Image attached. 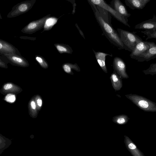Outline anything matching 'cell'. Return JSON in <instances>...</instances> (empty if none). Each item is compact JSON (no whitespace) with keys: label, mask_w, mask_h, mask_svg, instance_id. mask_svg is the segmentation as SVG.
<instances>
[{"label":"cell","mask_w":156,"mask_h":156,"mask_svg":"<svg viewBox=\"0 0 156 156\" xmlns=\"http://www.w3.org/2000/svg\"><path fill=\"white\" fill-rule=\"evenodd\" d=\"M75 26L78 29L79 33H80V34L81 35V36L84 39H85V37H84V34L82 30L80 29V27L78 26V24L77 23L75 24Z\"/></svg>","instance_id":"f546056e"},{"label":"cell","mask_w":156,"mask_h":156,"mask_svg":"<svg viewBox=\"0 0 156 156\" xmlns=\"http://www.w3.org/2000/svg\"><path fill=\"white\" fill-rule=\"evenodd\" d=\"M4 100L9 103H13L16 101V97L15 95L13 94H8L5 96Z\"/></svg>","instance_id":"4316f807"},{"label":"cell","mask_w":156,"mask_h":156,"mask_svg":"<svg viewBox=\"0 0 156 156\" xmlns=\"http://www.w3.org/2000/svg\"><path fill=\"white\" fill-rule=\"evenodd\" d=\"M0 53L1 54H15L21 55L18 50L12 44L0 39Z\"/></svg>","instance_id":"8fae6325"},{"label":"cell","mask_w":156,"mask_h":156,"mask_svg":"<svg viewBox=\"0 0 156 156\" xmlns=\"http://www.w3.org/2000/svg\"><path fill=\"white\" fill-rule=\"evenodd\" d=\"M35 58L37 61L42 67L44 69H47L48 68V65L47 61L42 56L36 55Z\"/></svg>","instance_id":"603a6c76"},{"label":"cell","mask_w":156,"mask_h":156,"mask_svg":"<svg viewBox=\"0 0 156 156\" xmlns=\"http://www.w3.org/2000/svg\"><path fill=\"white\" fill-rule=\"evenodd\" d=\"M38 109L40 108L41 107L42 105V101L41 98L39 96L36 97L35 100Z\"/></svg>","instance_id":"83f0119b"},{"label":"cell","mask_w":156,"mask_h":156,"mask_svg":"<svg viewBox=\"0 0 156 156\" xmlns=\"http://www.w3.org/2000/svg\"><path fill=\"white\" fill-rule=\"evenodd\" d=\"M97 62L103 71L105 73H108L105 64L106 57L109 56L112 57V54L106 53L100 51H96L93 49Z\"/></svg>","instance_id":"5bb4252c"},{"label":"cell","mask_w":156,"mask_h":156,"mask_svg":"<svg viewBox=\"0 0 156 156\" xmlns=\"http://www.w3.org/2000/svg\"><path fill=\"white\" fill-rule=\"evenodd\" d=\"M149 49L144 53L136 58L138 62H148L156 58V44L154 42L148 41Z\"/></svg>","instance_id":"ba28073f"},{"label":"cell","mask_w":156,"mask_h":156,"mask_svg":"<svg viewBox=\"0 0 156 156\" xmlns=\"http://www.w3.org/2000/svg\"><path fill=\"white\" fill-rule=\"evenodd\" d=\"M0 66L1 67L7 68L8 67L7 65L2 60L1 58H0Z\"/></svg>","instance_id":"4dcf8cb0"},{"label":"cell","mask_w":156,"mask_h":156,"mask_svg":"<svg viewBox=\"0 0 156 156\" xmlns=\"http://www.w3.org/2000/svg\"><path fill=\"white\" fill-rule=\"evenodd\" d=\"M90 1L96 5L99 6L107 10L110 14L125 26L130 27L128 23V19L119 13L112 7L103 0H90Z\"/></svg>","instance_id":"5b68a950"},{"label":"cell","mask_w":156,"mask_h":156,"mask_svg":"<svg viewBox=\"0 0 156 156\" xmlns=\"http://www.w3.org/2000/svg\"><path fill=\"white\" fill-rule=\"evenodd\" d=\"M36 0H28L19 3L12 8L7 15V17L12 18L17 16L28 12L33 7Z\"/></svg>","instance_id":"277c9868"},{"label":"cell","mask_w":156,"mask_h":156,"mask_svg":"<svg viewBox=\"0 0 156 156\" xmlns=\"http://www.w3.org/2000/svg\"><path fill=\"white\" fill-rule=\"evenodd\" d=\"M2 89V91L6 94L9 92L16 93L19 91L20 88L12 83H7L3 85Z\"/></svg>","instance_id":"ffe728a7"},{"label":"cell","mask_w":156,"mask_h":156,"mask_svg":"<svg viewBox=\"0 0 156 156\" xmlns=\"http://www.w3.org/2000/svg\"><path fill=\"white\" fill-rule=\"evenodd\" d=\"M141 32L147 36L146 40L152 38L156 39V29L142 31Z\"/></svg>","instance_id":"cb8c5ba5"},{"label":"cell","mask_w":156,"mask_h":156,"mask_svg":"<svg viewBox=\"0 0 156 156\" xmlns=\"http://www.w3.org/2000/svg\"><path fill=\"white\" fill-rule=\"evenodd\" d=\"M87 1L91 7L96 19L105 36L111 43L117 47L119 49H125L118 32L114 29L112 24L104 20L95 4L91 2L90 0Z\"/></svg>","instance_id":"6da1fadb"},{"label":"cell","mask_w":156,"mask_h":156,"mask_svg":"<svg viewBox=\"0 0 156 156\" xmlns=\"http://www.w3.org/2000/svg\"><path fill=\"white\" fill-rule=\"evenodd\" d=\"M151 0H125L126 5L132 10L143 9Z\"/></svg>","instance_id":"9a60e30c"},{"label":"cell","mask_w":156,"mask_h":156,"mask_svg":"<svg viewBox=\"0 0 156 156\" xmlns=\"http://www.w3.org/2000/svg\"><path fill=\"white\" fill-rule=\"evenodd\" d=\"M54 45L60 54L67 53L71 54L73 52L72 48L69 45L62 43H55Z\"/></svg>","instance_id":"ac0fdd59"},{"label":"cell","mask_w":156,"mask_h":156,"mask_svg":"<svg viewBox=\"0 0 156 156\" xmlns=\"http://www.w3.org/2000/svg\"><path fill=\"white\" fill-rule=\"evenodd\" d=\"M96 6L101 16L104 20L109 24H111L110 14L105 9L99 6Z\"/></svg>","instance_id":"7402d4cb"},{"label":"cell","mask_w":156,"mask_h":156,"mask_svg":"<svg viewBox=\"0 0 156 156\" xmlns=\"http://www.w3.org/2000/svg\"><path fill=\"white\" fill-rule=\"evenodd\" d=\"M110 78L112 87L115 91L120 90L122 87V80L117 73L114 71Z\"/></svg>","instance_id":"2e32d148"},{"label":"cell","mask_w":156,"mask_h":156,"mask_svg":"<svg viewBox=\"0 0 156 156\" xmlns=\"http://www.w3.org/2000/svg\"><path fill=\"white\" fill-rule=\"evenodd\" d=\"M67 1L70 2L73 5V10L72 11V14L73 15L75 12V9L76 6L75 1L74 0H67Z\"/></svg>","instance_id":"f1b7e54d"},{"label":"cell","mask_w":156,"mask_h":156,"mask_svg":"<svg viewBox=\"0 0 156 156\" xmlns=\"http://www.w3.org/2000/svg\"><path fill=\"white\" fill-rule=\"evenodd\" d=\"M9 62L15 65L22 67H27L29 64L27 61L21 55L15 54H3Z\"/></svg>","instance_id":"9c48e42d"},{"label":"cell","mask_w":156,"mask_h":156,"mask_svg":"<svg viewBox=\"0 0 156 156\" xmlns=\"http://www.w3.org/2000/svg\"><path fill=\"white\" fill-rule=\"evenodd\" d=\"M128 146L129 148L131 150H134L136 148V146L133 143H130Z\"/></svg>","instance_id":"1f68e13d"},{"label":"cell","mask_w":156,"mask_h":156,"mask_svg":"<svg viewBox=\"0 0 156 156\" xmlns=\"http://www.w3.org/2000/svg\"><path fill=\"white\" fill-rule=\"evenodd\" d=\"M143 71L146 75H156V63L150 64L149 67L147 69L144 70Z\"/></svg>","instance_id":"d4e9b609"},{"label":"cell","mask_w":156,"mask_h":156,"mask_svg":"<svg viewBox=\"0 0 156 156\" xmlns=\"http://www.w3.org/2000/svg\"><path fill=\"white\" fill-rule=\"evenodd\" d=\"M136 29L150 30L156 29V15L154 14L152 19L143 21L136 25L134 26Z\"/></svg>","instance_id":"4fadbf2b"},{"label":"cell","mask_w":156,"mask_h":156,"mask_svg":"<svg viewBox=\"0 0 156 156\" xmlns=\"http://www.w3.org/2000/svg\"><path fill=\"white\" fill-rule=\"evenodd\" d=\"M58 18L54 16L49 17L45 21L43 32L51 29L53 26L56 23Z\"/></svg>","instance_id":"d6986e66"},{"label":"cell","mask_w":156,"mask_h":156,"mask_svg":"<svg viewBox=\"0 0 156 156\" xmlns=\"http://www.w3.org/2000/svg\"><path fill=\"white\" fill-rule=\"evenodd\" d=\"M125 96L144 111L156 112V103L149 99L136 94H127Z\"/></svg>","instance_id":"3957f363"},{"label":"cell","mask_w":156,"mask_h":156,"mask_svg":"<svg viewBox=\"0 0 156 156\" xmlns=\"http://www.w3.org/2000/svg\"><path fill=\"white\" fill-rule=\"evenodd\" d=\"M149 48L148 41L143 40L138 42L129 55L132 59L135 58L147 51Z\"/></svg>","instance_id":"30bf717a"},{"label":"cell","mask_w":156,"mask_h":156,"mask_svg":"<svg viewBox=\"0 0 156 156\" xmlns=\"http://www.w3.org/2000/svg\"><path fill=\"white\" fill-rule=\"evenodd\" d=\"M129 118L128 116L124 114L116 115L113 117L114 122L119 124H123L128 121Z\"/></svg>","instance_id":"44dd1931"},{"label":"cell","mask_w":156,"mask_h":156,"mask_svg":"<svg viewBox=\"0 0 156 156\" xmlns=\"http://www.w3.org/2000/svg\"><path fill=\"white\" fill-rule=\"evenodd\" d=\"M50 16L51 14H49L38 20L30 22L22 29L21 32L30 34L40 30L44 28L46 20Z\"/></svg>","instance_id":"8992f818"},{"label":"cell","mask_w":156,"mask_h":156,"mask_svg":"<svg viewBox=\"0 0 156 156\" xmlns=\"http://www.w3.org/2000/svg\"><path fill=\"white\" fill-rule=\"evenodd\" d=\"M117 32L125 48V50L132 52L136 44L143 40L136 32H131L118 28Z\"/></svg>","instance_id":"7a4b0ae2"},{"label":"cell","mask_w":156,"mask_h":156,"mask_svg":"<svg viewBox=\"0 0 156 156\" xmlns=\"http://www.w3.org/2000/svg\"><path fill=\"white\" fill-rule=\"evenodd\" d=\"M29 105L30 113L31 115L34 116H36L37 113V107L35 101L33 100H31L30 101Z\"/></svg>","instance_id":"484cf974"},{"label":"cell","mask_w":156,"mask_h":156,"mask_svg":"<svg viewBox=\"0 0 156 156\" xmlns=\"http://www.w3.org/2000/svg\"><path fill=\"white\" fill-rule=\"evenodd\" d=\"M114 71L122 79H127L129 76L126 72V65L124 61L118 57H115L113 61Z\"/></svg>","instance_id":"52a82bcc"},{"label":"cell","mask_w":156,"mask_h":156,"mask_svg":"<svg viewBox=\"0 0 156 156\" xmlns=\"http://www.w3.org/2000/svg\"><path fill=\"white\" fill-rule=\"evenodd\" d=\"M110 6L126 19H128L131 16V14L128 12L125 5L119 0H112L111 2Z\"/></svg>","instance_id":"7c38bea8"},{"label":"cell","mask_w":156,"mask_h":156,"mask_svg":"<svg viewBox=\"0 0 156 156\" xmlns=\"http://www.w3.org/2000/svg\"><path fill=\"white\" fill-rule=\"evenodd\" d=\"M62 66L63 70L66 73L70 75H73L74 74L72 71L73 69L78 72L80 71V67L76 63H64L63 64Z\"/></svg>","instance_id":"e0dca14e"}]
</instances>
